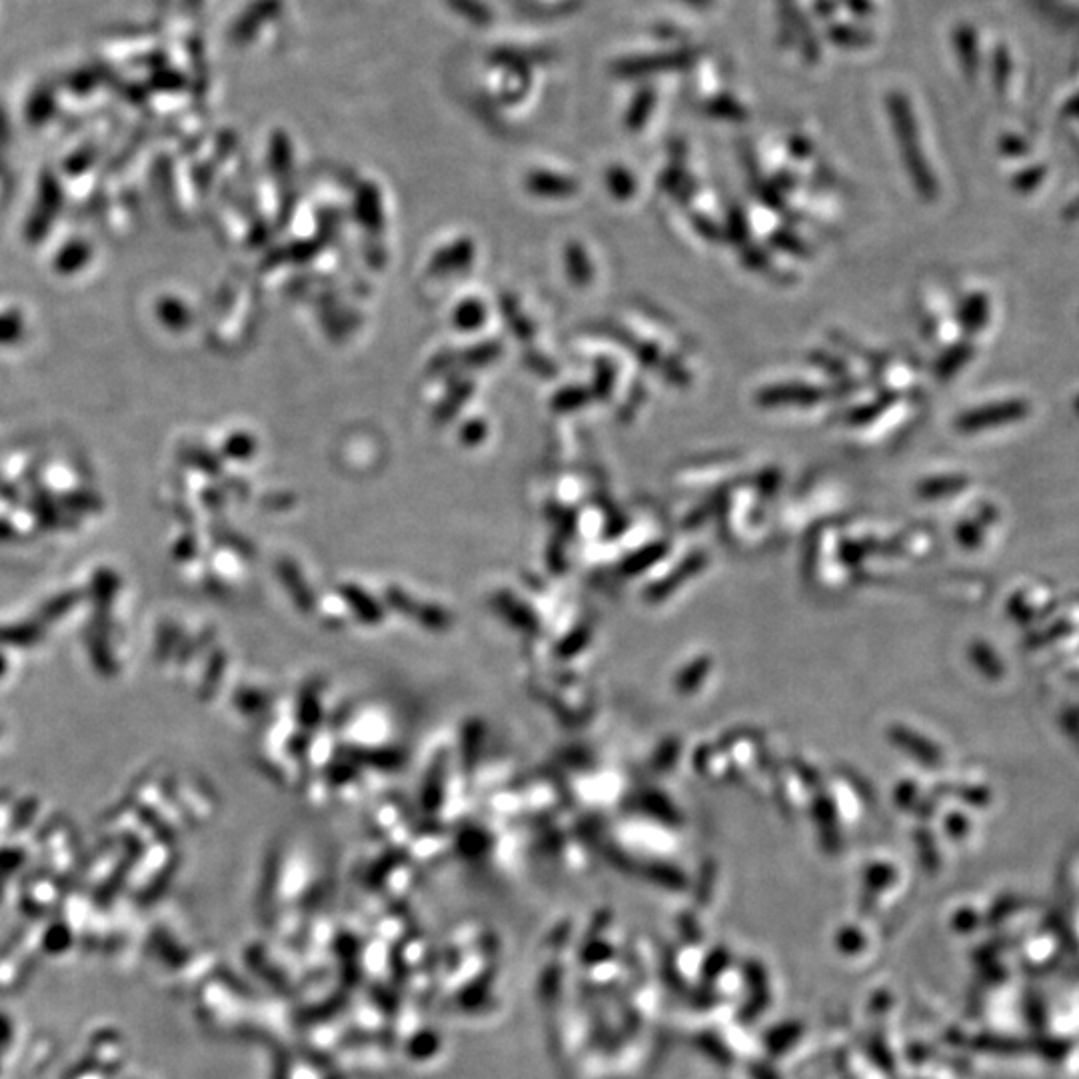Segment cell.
<instances>
[{"instance_id": "12", "label": "cell", "mask_w": 1079, "mask_h": 1079, "mask_svg": "<svg viewBox=\"0 0 1079 1079\" xmlns=\"http://www.w3.org/2000/svg\"><path fill=\"white\" fill-rule=\"evenodd\" d=\"M728 234H730V238H732V240H736L738 244H740V242H744V240H746V236H748V226H746V218H744V214H742V210H740V208H736V210H732V212H730V220H728Z\"/></svg>"}, {"instance_id": "6", "label": "cell", "mask_w": 1079, "mask_h": 1079, "mask_svg": "<svg viewBox=\"0 0 1079 1079\" xmlns=\"http://www.w3.org/2000/svg\"><path fill=\"white\" fill-rule=\"evenodd\" d=\"M896 400L894 394H886L882 396L880 400L872 402V404H866V406H860L856 410H852L848 416H846V422L850 426H866L870 422H874L876 418H880V414L886 412V408Z\"/></svg>"}, {"instance_id": "9", "label": "cell", "mask_w": 1079, "mask_h": 1079, "mask_svg": "<svg viewBox=\"0 0 1079 1079\" xmlns=\"http://www.w3.org/2000/svg\"><path fill=\"white\" fill-rule=\"evenodd\" d=\"M658 370L662 372V376L668 382H672L676 386H688L690 384V372L680 362H676L672 358H664V362L660 364Z\"/></svg>"}, {"instance_id": "5", "label": "cell", "mask_w": 1079, "mask_h": 1079, "mask_svg": "<svg viewBox=\"0 0 1079 1079\" xmlns=\"http://www.w3.org/2000/svg\"><path fill=\"white\" fill-rule=\"evenodd\" d=\"M974 354H976V350H974V346H972L968 340L958 342V344H954L952 348H948V350L940 356V360L936 362V376H938V380H940V382L952 380L960 370H964V368L970 364V360L974 358Z\"/></svg>"}, {"instance_id": "17", "label": "cell", "mask_w": 1079, "mask_h": 1079, "mask_svg": "<svg viewBox=\"0 0 1079 1079\" xmlns=\"http://www.w3.org/2000/svg\"><path fill=\"white\" fill-rule=\"evenodd\" d=\"M762 200H764L768 206H772V208H780V206H782L780 194H778V190H776L774 186H766V188L762 190Z\"/></svg>"}, {"instance_id": "2", "label": "cell", "mask_w": 1079, "mask_h": 1079, "mask_svg": "<svg viewBox=\"0 0 1079 1079\" xmlns=\"http://www.w3.org/2000/svg\"><path fill=\"white\" fill-rule=\"evenodd\" d=\"M1030 412H1032V406L1028 400H1022V398L1000 400V402L986 404V406L960 414L956 418V430L964 434H974V432L1004 428L1020 420H1026Z\"/></svg>"}, {"instance_id": "18", "label": "cell", "mask_w": 1079, "mask_h": 1079, "mask_svg": "<svg viewBox=\"0 0 1079 1079\" xmlns=\"http://www.w3.org/2000/svg\"><path fill=\"white\" fill-rule=\"evenodd\" d=\"M584 264H586V262H584L582 254H580V252H576V258L572 260V266H574V270H576V276H578L580 280H584V278L588 276V268H586Z\"/></svg>"}, {"instance_id": "16", "label": "cell", "mask_w": 1079, "mask_h": 1079, "mask_svg": "<svg viewBox=\"0 0 1079 1079\" xmlns=\"http://www.w3.org/2000/svg\"><path fill=\"white\" fill-rule=\"evenodd\" d=\"M814 362H816L818 366L826 368L828 372H834V374H844V372H846V368H844L840 362H834L832 358H828V356L822 354V352L814 354Z\"/></svg>"}, {"instance_id": "14", "label": "cell", "mask_w": 1079, "mask_h": 1079, "mask_svg": "<svg viewBox=\"0 0 1079 1079\" xmlns=\"http://www.w3.org/2000/svg\"><path fill=\"white\" fill-rule=\"evenodd\" d=\"M744 262L754 270H768L770 268L768 256L764 252H760L758 248H746L744 250Z\"/></svg>"}, {"instance_id": "13", "label": "cell", "mask_w": 1079, "mask_h": 1079, "mask_svg": "<svg viewBox=\"0 0 1079 1079\" xmlns=\"http://www.w3.org/2000/svg\"><path fill=\"white\" fill-rule=\"evenodd\" d=\"M692 222H694L696 230H698V232H700V234H702L704 238H708V240H720V238H722V232H720V228H718V226H716V224H714V222H712V220H710L708 216H702V214H694V216H692Z\"/></svg>"}, {"instance_id": "7", "label": "cell", "mask_w": 1079, "mask_h": 1079, "mask_svg": "<svg viewBox=\"0 0 1079 1079\" xmlns=\"http://www.w3.org/2000/svg\"><path fill=\"white\" fill-rule=\"evenodd\" d=\"M772 244H774L776 248L784 250V252L794 254V256H808V254H810L808 244H806L800 236H796V234H792V232H788V230H776V232L772 234Z\"/></svg>"}, {"instance_id": "4", "label": "cell", "mask_w": 1079, "mask_h": 1079, "mask_svg": "<svg viewBox=\"0 0 1079 1079\" xmlns=\"http://www.w3.org/2000/svg\"><path fill=\"white\" fill-rule=\"evenodd\" d=\"M990 320V298L984 292L970 294L960 308V324L966 334H978Z\"/></svg>"}, {"instance_id": "15", "label": "cell", "mask_w": 1079, "mask_h": 1079, "mask_svg": "<svg viewBox=\"0 0 1079 1079\" xmlns=\"http://www.w3.org/2000/svg\"><path fill=\"white\" fill-rule=\"evenodd\" d=\"M648 110H650V100L640 98V102L630 112V128H640L648 116Z\"/></svg>"}, {"instance_id": "8", "label": "cell", "mask_w": 1079, "mask_h": 1079, "mask_svg": "<svg viewBox=\"0 0 1079 1079\" xmlns=\"http://www.w3.org/2000/svg\"><path fill=\"white\" fill-rule=\"evenodd\" d=\"M608 180H610V188H612L614 196H618V198H624V200H626V198H630V196L634 194V190H636L634 178H632L626 170H622V168L610 170Z\"/></svg>"}, {"instance_id": "10", "label": "cell", "mask_w": 1079, "mask_h": 1079, "mask_svg": "<svg viewBox=\"0 0 1079 1079\" xmlns=\"http://www.w3.org/2000/svg\"><path fill=\"white\" fill-rule=\"evenodd\" d=\"M964 484H966V480H964V478H958V476L936 478V480H930V482L924 486V492H926L928 496H940V494H950V492L962 490Z\"/></svg>"}, {"instance_id": "3", "label": "cell", "mask_w": 1079, "mask_h": 1079, "mask_svg": "<svg viewBox=\"0 0 1079 1079\" xmlns=\"http://www.w3.org/2000/svg\"><path fill=\"white\" fill-rule=\"evenodd\" d=\"M826 396L822 388L810 386V384H776L762 388L756 396V402L764 408H778V406H810L820 402Z\"/></svg>"}, {"instance_id": "11", "label": "cell", "mask_w": 1079, "mask_h": 1079, "mask_svg": "<svg viewBox=\"0 0 1079 1079\" xmlns=\"http://www.w3.org/2000/svg\"><path fill=\"white\" fill-rule=\"evenodd\" d=\"M1044 174H1046L1044 168H1030V170H1026V172H1022V174H1018L1014 178V188L1018 192H1022V194H1030L1040 186Z\"/></svg>"}, {"instance_id": "1", "label": "cell", "mask_w": 1079, "mask_h": 1079, "mask_svg": "<svg viewBox=\"0 0 1079 1079\" xmlns=\"http://www.w3.org/2000/svg\"><path fill=\"white\" fill-rule=\"evenodd\" d=\"M890 116H892V122H894V130L898 134V140H900V146H902V156H904V164H906V170L914 182V188L916 192L932 202L938 198V180L920 148V142H918V132H916V124H914V118L910 114V108L908 104L900 98V96H892L890 98Z\"/></svg>"}]
</instances>
